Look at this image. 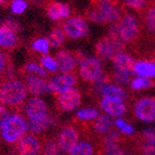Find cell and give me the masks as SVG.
<instances>
[{
	"mask_svg": "<svg viewBox=\"0 0 155 155\" xmlns=\"http://www.w3.org/2000/svg\"><path fill=\"white\" fill-rule=\"evenodd\" d=\"M7 0H0V5H2V3H5Z\"/></svg>",
	"mask_w": 155,
	"mask_h": 155,
	"instance_id": "f6af8a7d",
	"label": "cell"
},
{
	"mask_svg": "<svg viewBox=\"0 0 155 155\" xmlns=\"http://www.w3.org/2000/svg\"><path fill=\"white\" fill-rule=\"evenodd\" d=\"M9 66V60L8 55L5 54V52H3L0 49V74H3L5 71L8 70Z\"/></svg>",
	"mask_w": 155,
	"mask_h": 155,
	"instance_id": "60d3db41",
	"label": "cell"
},
{
	"mask_svg": "<svg viewBox=\"0 0 155 155\" xmlns=\"http://www.w3.org/2000/svg\"><path fill=\"white\" fill-rule=\"evenodd\" d=\"M114 122L113 119L106 115V114H102L99 115L91 124V129L97 136L99 137H105L106 134L113 130Z\"/></svg>",
	"mask_w": 155,
	"mask_h": 155,
	"instance_id": "ac0fdd59",
	"label": "cell"
},
{
	"mask_svg": "<svg viewBox=\"0 0 155 155\" xmlns=\"http://www.w3.org/2000/svg\"><path fill=\"white\" fill-rule=\"evenodd\" d=\"M99 115V110L96 107H85L78 110L75 116L80 122H93Z\"/></svg>",
	"mask_w": 155,
	"mask_h": 155,
	"instance_id": "83f0119b",
	"label": "cell"
},
{
	"mask_svg": "<svg viewBox=\"0 0 155 155\" xmlns=\"http://www.w3.org/2000/svg\"><path fill=\"white\" fill-rule=\"evenodd\" d=\"M125 44L119 38L113 36H104L99 39L96 44V54L97 58L102 61H113V59L118 53L124 52Z\"/></svg>",
	"mask_w": 155,
	"mask_h": 155,
	"instance_id": "277c9868",
	"label": "cell"
},
{
	"mask_svg": "<svg viewBox=\"0 0 155 155\" xmlns=\"http://www.w3.org/2000/svg\"><path fill=\"white\" fill-rule=\"evenodd\" d=\"M62 29L64 31L66 37L72 39H80L89 35L88 22L83 16H72L65 20L62 25Z\"/></svg>",
	"mask_w": 155,
	"mask_h": 155,
	"instance_id": "8992f818",
	"label": "cell"
},
{
	"mask_svg": "<svg viewBox=\"0 0 155 155\" xmlns=\"http://www.w3.org/2000/svg\"><path fill=\"white\" fill-rule=\"evenodd\" d=\"M100 93L102 94V97H114V98H117V99H119V100L124 101V102L127 99L126 91H125L120 86L116 85V84H113V83L106 84L103 88H102Z\"/></svg>",
	"mask_w": 155,
	"mask_h": 155,
	"instance_id": "cb8c5ba5",
	"label": "cell"
},
{
	"mask_svg": "<svg viewBox=\"0 0 155 155\" xmlns=\"http://www.w3.org/2000/svg\"><path fill=\"white\" fill-rule=\"evenodd\" d=\"M103 155H131V154L123 145L110 144L104 147Z\"/></svg>",
	"mask_w": 155,
	"mask_h": 155,
	"instance_id": "d590c367",
	"label": "cell"
},
{
	"mask_svg": "<svg viewBox=\"0 0 155 155\" xmlns=\"http://www.w3.org/2000/svg\"><path fill=\"white\" fill-rule=\"evenodd\" d=\"M18 39L15 31L2 24L1 29H0V48L12 49L18 45Z\"/></svg>",
	"mask_w": 155,
	"mask_h": 155,
	"instance_id": "603a6c76",
	"label": "cell"
},
{
	"mask_svg": "<svg viewBox=\"0 0 155 155\" xmlns=\"http://www.w3.org/2000/svg\"><path fill=\"white\" fill-rule=\"evenodd\" d=\"M31 47L34 52L39 53V54H41V55L48 54L50 51V48H51L49 40H48V38H46V37H38V38H36L35 40H33Z\"/></svg>",
	"mask_w": 155,
	"mask_h": 155,
	"instance_id": "484cf974",
	"label": "cell"
},
{
	"mask_svg": "<svg viewBox=\"0 0 155 155\" xmlns=\"http://www.w3.org/2000/svg\"><path fill=\"white\" fill-rule=\"evenodd\" d=\"M55 60H57L59 71L61 72V74L74 73L78 64L75 53L71 52L70 50H60L55 54Z\"/></svg>",
	"mask_w": 155,
	"mask_h": 155,
	"instance_id": "9a60e30c",
	"label": "cell"
},
{
	"mask_svg": "<svg viewBox=\"0 0 155 155\" xmlns=\"http://www.w3.org/2000/svg\"><path fill=\"white\" fill-rule=\"evenodd\" d=\"M116 25L118 36L124 44H132L137 41L140 35V23L134 13H124Z\"/></svg>",
	"mask_w": 155,
	"mask_h": 155,
	"instance_id": "3957f363",
	"label": "cell"
},
{
	"mask_svg": "<svg viewBox=\"0 0 155 155\" xmlns=\"http://www.w3.org/2000/svg\"><path fill=\"white\" fill-rule=\"evenodd\" d=\"M114 126L116 127L117 130H118L120 134H125V136H132L134 134V128L131 126L130 124L125 120L123 118H116L115 119V122H114Z\"/></svg>",
	"mask_w": 155,
	"mask_h": 155,
	"instance_id": "d6a6232c",
	"label": "cell"
},
{
	"mask_svg": "<svg viewBox=\"0 0 155 155\" xmlns=\"http://www.w3.org/2000/svg\"><path fill=\"white\" fill-rule=\"evenodd\" d=\"M39 64L41 65L48 73H55L57 71H59L57 60H55V58L52 57V55L49 54L41 55L40 57V61H39Z\"/></svg>",
	"mask_w": 155,
	"mask_h": 155,
	"instance_id": "f546056e",
	"label": "cell"
},
{
	"mask_svg": "<svg viewBox=\"0 0 155 155\" xmlns=\"http://www.w3.org/2000/svg\"><path fill=\"white\" fill-rule=\"evenodd\" d=\"M40 150V141L31 134H25L21 140H18L15 145L16 155H38Z\"/></svg>",
	"mask_w": 155,
	"mask_h": 155,
	"instance_id": "4fadbf2b",
	"label": "cell"
},
{
	"mask_svg": "<svg viewBox=\"0 0 155 155\" xmlns=\"http://www.w3.org/2000/svg\"><path fill=\"white\" fill-rule=\"evenodd\" d=\"M57 142L64 153H71L79 142V134L73 125H65L60 129L57 137Z\"/></svg>",
	"mask_w": 155,
	"mask_h": 155,
	"instance_id": "9c48e42d",
	"label": "cell"
},
{
	"mask_svg": "<svg viewBox=\"0 0 155 155\" xmlns=\"http://www.w3.org/2000/svg\"><path fill=\"white\" fill-rule=\"evenodd\" d=\"M94 149L93 145L88 141H80L77 143L73 151L70 153L71 155H93Z\"/></svg>",
	"mask_w": 155,
	"mask_h": 155,
	"instance_id": "4dcf8cb0",
	"label": "cell"
},
{
	"mask_svg": "<svg viewBox=\"0 0 155 155\" xmlns=\"http://www.w3.org/2000/svg\"><path fill=\"white\" fill-rule=\"evenodd\" d=\"M1 26H2V24H0V29H1Z\"/></svg>",
	"mask_w": 155,
	"mask_h": 155,
	"instance_id": "7dc6e473",
	"label": "cell"
},
{
	"mask_svg": "<svg viewBox=\"0 0 155 155\" xmlns=\"http://www.w3.org/2000/svg\"><path fill=\"white\" fill-rule=\"evenodd\" d=\"M9 115H10V114H9L8 110L5 109V106L0 104V130H1V128H2L3 124H5V119L8 118Z\"/></svg>",
	"mask_w": 155,
	"mask_h": 155,
	"instance_id": "b9f144b4",
	"label": "cell"
},
{
	"mask_svg": "<svg viewBox=\"0 0 155 155\" xmlns=\"http://www.w3.org/2000/svg\"><path fill=\"white\" fill-rule=\"evenodd\" d=\"M124 2L125 5L130 10L141 12V11H144V9L147 7L149 0H124Z\"/></svg>",
	"mask_w": 155,
	"mask_h": 155,
	"instance_id": "74e56055",
	"label": "cell"
},
{
	"mask_svg": "<svg viewBox=\"0 0 155 155\" xmlns=\"http://www.w3.org/2000/svg\"><path fill=\"white\" fill-rule=\"evenodd\" d=\"M154 61H155V52H154Z\"/></svg>",
	"mask_w": 155,
	"mask_h": 155,
	"instance_id": "c3c4849f",
	"label": "cell"
},
{
	"mask_svg": "<svg viewBox=\"0 0 155 155\" xmlns=\"http://www.w3.org/2000/svg\"><path fill=\"white\" fill-rule=\"evenodd\" d=\"M134 113L139 120L144 123L155 122V97H142L137 100Z\"/></svg>",
	"mask_w": 155,
	"mask_h": 155,
	"instance_id": "52a82bcc",
	"label": "cell"
},
{
	"mask_svg": "<svg viewBox=\"0 0 155 155\" xmlns=\"http://www.w3.org/2000/svg\"><path fill=\"white\" fill-rule=\"evenodd\" d=\"M1 138L7 143H16L28 131V124L20 113H12L1 128Z\"/></svg>",
	"mask_w": 155,
	"mask_h": 155,
	"instance_id": "7a4b0ae2",
	"label": "cell"
},
{
	"mask_svg": "<svg viewBox=\"0 0 155 155\" xmlns=\"http://www.w3.org/2000/svg\"><path fill=\"white\" fill-rule=\"evenodd\" d=\"M78 73L86 83H94L102 74V61L97 57H84L78 63Z\"/></svg>",
	"mask_w": 155,
	"mask_h": 155,
	"instance_id": "5b68a950",
	"label": "cell"
},
{
	"mask_svg": "<svg viewBox=\"0 0 155 155\" xmlns=\"http://www.w3.org/2000/svg\"><path fill=\"white\" fill-rule=\"evenodd\" d=\"M134 59L130 54L126 52L118 53L116 57L113 59V66L115 68V72L117 73H134Z\"/></svg>",
	"mask_w": 155,
	"mask_h": 155,
	"instance_id": "d6986e66",
	"label": "cell"
},
{
	"mask_svg": "<svg viewBox=\"0 0 155 155\" xmlns=\"http://www.w3.org/2000/svg\"><path fill=\"white\" fill-rule=\"evenodd\" d=\"M46 12L47 15L50 20L54 22L67 20L71 16V8L70 5L63 2L58 1H49L46 5Z\"/></svg>",
	"mask_w": 155,
	"mask_h": 155,
	"instance_id": "2e32d148",
	"label": "cell"
},
{
	"mask_svg": "<svg viewBox=\"0 0 155 155\" xmlns=\"http://www.w3.org/2000/svg\"><path fill=\"white\" fill-rule=\"evenodd\" d=\"M140 139L149 141V142L155 143V127H149L141 134Z\"/></svg>",
	"mask_w": 155,
	"mask_h": 155,
	"instance_id": "ab89813d",
	"label": "cell"
},
{
	"mask_svg": "<svg viewBox=\"0 0 155 155\" xmlns=\"http://www.w3.org/2000/svg\"><path fill=\"white\" fill-rule=\"evenodd\" d=\"M81 103V94L76 88L61 92L55 96V105L60 112H72Z\"/></svg>",
	"mask_w": 155,
	"mask_h": 155,
	"instance_id": "ba28073f",
	"label": "cell"
},
{
	"mask_svg": "<svg viewBox=\"0 0 155 155\" xmlns=\"http://www.w3.org/2000/svg\"><path fill=\"white\" fill-rule=\"evenodd\" d=\"M134 74L131 73H117L114 72L113 76H112V79L114 80V84H116L118 86H127L130 85V81L134 77Z\"/></svg>",
	"mask_w": 155,
	"mask_h": 155,
	"instance_id": "e575fe53",
	"label": "cell"
},
{
	"mask_svg": "<svg viewBox=\"0 0 155 155\" xmlns=\"http://www.w3.org/2000/svg\"><path fill=\"white\" fill-rule=\"evenodd\" d=\"M22 71L23 73H25L26 75H37V76H40L42 78H46L48 76V72L45 70L44 67L41 65L39 64V63L36 62H33V61H29L27 62L23 67H22Z\"/></svg>",
	"mask_w": 155,
	"mask_h": 155,
	"instance_id": "4316f807",
	"label": "cell"
},
{
	"mask_svg": "<svg viewBox=\"0 0 155 155\" xmlns=\"http://www.w3.org/2000/svg\"><path fill=\"white\" fill-rule=\"evenodd\" d=\"M1 84H2V81H1V79H0V87H1Z\"/></svg>",
	"mask_w": 155,
	"mask_h": 155,
	"instance_id": "bcb514c9",
	"label": "cell"
},
{
	"mask_svg": "<svg viewBox=\"0 0 155 155\" xmlns=\"http://www.w3.org/2000/svg\"><path fill=\"white\" fill-rule=\"evenodd\" d=\"M98 1H104V2H110V3H115L118 2V0H98Z\"/></svg>",
	"mask_w": 155,
	"mask_h": 155,
	"instance_id": "ee69618b",
	"label": "cell"
},
{
	"mask_svg": "<svg viewBox=\"0 0 155 155\" xmlns=\"http://www.w3.org/2000/svg\"><path fill=\"white\" fill-rule=\"evenodd\" d=\"M25 114L28 119H36L50 115L49 107L47 103L39 97H33L28 99L25 104Z\"/></svg>",
	"mask_w": 155,
	"mask_h": 155,
	"instance_id": "5bb4252c",
	"label": "cell"
},
{
	"mask_svg": "<svg viewBox=\"0 0 155 155\" xmlns=\"http://www.w3.org/2000/svg\"><path fill=\"white\" fill-rule=\"evenodd\" d=\"M138 153L139 155H155V143L139 139Z\"/></svg>",
	"mask_w": 155,
	"mask_h": 155,
	"instance_id": "8d00e7d4",
	"label": "cell"
},
{
	"mask_svg": "<svg viewBox=\"0 0 155 155\" xmlns=\"http://www.w3.org/2000/svg\"><path fill=\"white\" fill-rule=\"evenodd\" d=\"M53 117L51 115H48V116L40 117V118L36 119H28V131L31 134H42V132L47 131L50 127L53 124Z\"/></svg>",
	"mask_w": 155,
	"mask_h": 155,
	"instance_id": "44dd1931",
	"label": "cell"
},
{
	"mask_svg": "<svg viewBox=\"0 0 155 155\" xmlns=\"http://www.w3.org/2000/svg\"><path fill=\"white\" fill-rule=\"evenodd\" d=\"M99 104L100 109L110 117L119 118L127 112V106L124 101L114 97H102Z\"/></svg>",
	"mask_w": 155,
	"mask_h": 155,
	"instance_id": "7c38bea8",
	"label": "cell"
},
{
	"mask_svg": "<svg viewBox=\"0 0 155 155\" xmlns=\"http://www.w3.org/2000/svg\"><path fill=\"white\" fill-rule=\"evenodd\" d=\"M27 9V2L25 0H12L10 5V10L13 14H22Z\"/></svg>",
	"mask_w": 155,
	"mask_h": 155,
	"instance_id": "f35d334b",
	"label": "cell"
},
{
	"mask_svg": "<svg viewBox=\"0 0 155 155\" xmlns=\"http://www.w3.org/2000/svg\"><path fill=\"white\" fill-rule=\"evenodd\" d=\"M3 24H5V26H8L9 28H11L12 31H14L15 33L18 31V22L13 21V20H7V21H5Z\"/></svg>",
	"mask_w": 155,
	"mask_h": 155,
	"instance_id": "7bdbcfd3",
	"label": "cell"
},
{
	"mask_svg": "<svg viewBox=\"0 0 155 155\" xmlns=\"http://www.w3.org/2000/svg\"><path fill=\"white\" fill-rule=\"evenodd\" d=\"M42 155H62V150L60 149L57 140L48 139L45 141L41 149Z\"/></svg>",
	"mask_w": 155,
	"mask_h": 155,
	"instance_id": "f1b7e54d",
	"label": "cell"
},
{
	"mask_svg": "<svg viewBox=\"0 0 155 155\" xmlns=\"http://www.w3.org/2000/svg\"><path fill=\"white\" fill-rule=\"evenodd\" d=\"M24 83L28 93L33 94L34 97H39L44 93H49V87H48V80L37 75H25Z\"/></svg>",
	"mask_w": 155,
	"mask_h": 155,
	"instance_id": "e0dca14e",
	"label": "cell"
},
{
	"mask_svg": "<svg viewBox=\"0 0 155 155\" xmlns=\"http://www.w3.org/2000/svg\"><path fill=\"white\" fill-rule=\"evenodd\" d=\"M28 94V90L24 81L15 78H10L1 84L0 104L3 106L18 107L25 103Z\"/></svg>",
	"mask_w": 155,
	"mask_h": 155,
	"instance_id": "6da1fadb",
	"label": "cell"
},
{
	"mask_svg": "<svg viewBox=\"0 0 155 155\" xmlns=\"http://www.w3.org/2000/svg\"><path fill=\"white\" fill-rule=\"evenodd\" d=\"M99 11L101 18L103 24H115L122 18V11L116 5L110 2H104V1H98L96 0L92 3Z\"/></svg>",
	"mask_w": 155,
	"mask_h": 155,
	"instance_id": "8fae6325",
	"label": "cell"
},
{
	"mask_svg": "<svg viewBox=\"0 0 155 155\" xmlns=\"http://www.w3.org/2000/svg\"><path fill=\"white\" fill-rule=\"evenodd\" d=\"M130 88L132 90H142V89H147L150 88L153 86V81L152 79H149V78H144V77H134L130 81Z\"/></svg>",
	"mask_w": 155,
	"mask_h": 155,
	"instance_id": "1f68e13d",
	"label": "cell"
},
{
	"mask_svg": "<svg viewBox=\"0 0 155 155\" xmlns=\"http://www.w3.org/2000/svg\"><path fill=\"white\" fill-rule=\"evenodd\" d=\"M134 73L139 77L152 79L155 77V61L153 60H139L134 62Z\"/></svg>",
	"mask_w": 155,
	"mask_h": 155,
	"instance_id": "ffe728a7",
	"label": "cell"
},
{
	"mask_svg": "<svg viewBox=\"0 0 155 155\" xmlns=\"http://www.w3.org/2000/svg\"><path fill=\"white\" fill-rule=\"evenodd\" d=\"M123 138L122 134L116 130H112L110 134H107L105 137H103L102 139V142H103V147L105 145H110V144H120L123 142Z\"/></svg>",
	"mask_w": 155,
	"mask_h": 155,
	"instance_id": "836d02e7",
	"label": "cell"
},
{
	"mask_svg": "<svg viewBox=\"0 0 155 155\" xmlns=\"http://www.w3.org/2000/svg\"><path fill=\"white\" fill-rule=\"evenodd\" d=\"M142 25L149 35L155 37V1L149 3L143 11Z\"/></svg>",
	"mask_w": 155,
	"mask_h": 155,
	"instance_id": "7402d4cb",
	"label": "cell"
},
{
	"mask_svg": "<svg viewBox=\"0 0 155 155\" xmlns=\"http://www.w3.org/2000/svg\"><path fill=\"white\" fill-rule=\"evenodd\" d=\"M76 75L74 73L71 74H59L54 75L50 80H48V87H49V93L59 94L61 92L74 88L76 85Z\"/></svg>",
	"mask_w": 155,
	"mask_h": 155,
	"instance_id": "30bf717a",
	"label": "cell"
},
{
	"mask_svg": "<svg viewBox=\"0 0 155 155\" xmlns=\"http://www.w3.org/2000/svg\"><path fill=\"white\" fill-rule=\"evenodd\" d=\"M65 38H66V35H65L62 27H54L50 31L49 36H48L50 46L53 48H60L61 46H63L65 42Z\"/></svg>",
	"mask_w": 155,
	"mask_h": 155,
	"instance_id": "d4e9b609",
	"label": "cell"
}]
</instances>
